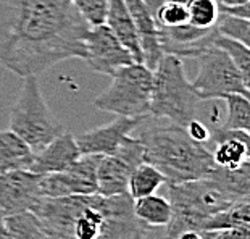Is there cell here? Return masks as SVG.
I'll list each match as a JSON object with an SVG mask.
<instances>
[{
    "mask_svg": "<svg viewBox=\"0 0 250 239\" xmlns=\"http://www.w3.org/2000/svg\"><path fill=\"white\" fill-rule=\"evenodd\" d=\"M204 239H250V226L204 231Z\"/></svg>",
    "mask_w": 250,
    "mask_h": 239,
    "instance_id": "cell-29",
    "label": "cell"
},
{
    "mask_svg": "<svg viewBox=\"0 0 250 239\" xmlns=\"http://www.w3.org/2000/svg\"><path fill=\"white\" fill-rule=\"evenodd\" d=\"M152 70L144 63H131L111 74V84L95 97L94 107L116 116H142L150 113Z\"/></svg>",
    "mask_w": 250,
    "mask_h": 239,
    "instance_id": "cell-5",
    "label": "cell"
},
{
    "mask_svg": "<svg viewBox=\"0 0 250 239\" xmlns=\"http://www.w3.org/2000/svg\"><path fill=\"white\" fill-rule=\"evenodd\" d=\"M176 2H184V3H188L189 0H176Z\"/></svg>",
    "mask_w": 250,
    "mask_h": 239,
    "instance_id": "cell-35",
    "label": "cell"
},
{
    "mask_svg": "<svg viewBox=\"0 0 250 239\" xmlns=\"http://www.w3.org/2000/svg\"><path fill=\"white\" fill-rule=\"evenodd\" d=\"M84 60L94 71L108 74V76L118 71L120 68L136 62L131 52L116 39L107 24H99L89 29Z\"/></svg>",
    "mask_w": 250,
    "mask_h": 239,
    "instance_id": "cell-9",
    "label": "cell"
},
{
    "mask_svg": "<svg viewBox=\"0 0 250 239\" xmlns=\"http://www.w3.org/2000/svg\"><path fill=\"white\" fill-rule=\"evenodd\" d=\"M236 226H250V200L249 197L239 199L232 202L225 210L207 217L199 223V230L211 231V230H225V228Z\"/></svg>",
    "mask_w": 250,
    "mask_h": 239,
    "instance_id": "cell-20",
    "label": "cell"
},
{
    "mask_svg": "<svg viewBox=\"0 0 250 239\" xmlns=\"http://www.w3.org/2000/svg\"><path fill=\"white\" fill-rule=\"evenodd\" d=\"M163 184H167V179L160 170L153 167L152 163L142 162L132 170L129 181H127V194L132 199L146 197V196L155 194Z\"/></svg>",
    "mask_w": 250,
    "mask_h": 239,
    "instance_id": "cell-21",
    "label": "cell"
},
{
    "mask_svg": "<svg viewBox=\"0 0 250 239\" xmlns=\"http://www.w3.org/2000/svg\"><path fill=\"white\" fill-rule=\"evenodd\" d=\"M144 158V144L137 136H126L111 155H102L97 167V194L116 196L127 193L129 176Z\"/></svg>",
    "mask_w": 250,
    "mask_h": 239,
    "instance_id": "cell-8",
    "label": "cell"
},
{
    "mask_svg": "<svg viewBox=\"0 0 250 239\" xmlns=\"http://www.w3.org/2000/svg\"><path fill=\"white\" fill-rule=\"evenodd\" d=\"M23 79L24 81L20 89L18 99L10 111L8 130L18 134L33 149V152H37L58 134H62L65 128L52 115L42 95L37 78L26 76Z\"/></svg>",
    "mask_w": 250,
    "mask_h": 239,
    "instance_id": "cell-4",
    "label": "cell"
},
{
    "mask_svg": "<svg viewBox=\"0 0 250 239\" xmlns=\"http://www.w3.org/2000/svg\"><path fill=\"white\" fill-rule=\"evenodd\" d=\"M34 152L12 130H0V172L28 170Z\"/></svg>",
    "mask_w": 250,
    "mask_h": 239,
    "instance_id": "cell-17",
    "label": "cell"
},
{
    "mask_svg": "<svg viewBox=\"0 0 250 239\" xmlns=\"http://www.w3.org/2000/svg\"><path fill=\"white\" fill-rule=\"evenodd\" d=\"M223 12L231 13L234 17H241V18H247L250 17V10H249V2L244 3H237V5H220Z\"/></svg>",
    "mask_w": 250,
    "mask_h": 239,
    "instance_id": "cell-31",
    "label": "cell"
},
{
    "mask_svg": "<svg viewBox=\"0 0 250 239\" xmlns=\"http://www.w3.org/2000/svg\"><path fill=\"white\" fill-rule=\"evenodd\" d=\"M216 36V28L200 29L189 23L171 28L158 26V41L163 54L176 55L179 58H197L202 52L213 45Z\"/></svg>",
    "mask_w": 250,
    "mask_h": 239,
    "instance_id": "cell-12",
    "label": "cell"
},
{
    "mask_svg": "<svg viewBox=\"0 0 250 239\" xmlns=\"http://www.w3.org/2000/svg\"><path fill=\"white\" fill-rule=\"evenodd\" d=\"M213 44L216 47H220L221 50L226 52V55L231 58V62L236 65L239 73L242 74V78L249 83L250 81V50H249V45L242 44V42H239V41L229 39V37L220 36V34L215 37Z\"/></svg>",
    "mask_w": 250,
    "mask_h": 239,
    "instance_id": "cell-25",
    "label": "cell"
},
{
    "mask_svg": "<svg viewBox=\"0 0 250 239\" xmlns=\"http://www.w3.org/2000/svg\"><path fill=\"white\" fill-rule=\"evenodd\" d=\"M211 181H215L226 193L236 199L250 197V162L237 168H221L213 167L207 174Z\"/></svg>",
    "mask_w": 250,
    "mask_h": 239,
    "instance_id": "cell-19",
    "label": "cell"
},
{
    "mask_svg": "<svg viewBox=\"0 0 250 239\" xmlns=\"http://www.w3.org/2000/svg\"><path fill=\"white\" fill-rule=\"evenodd\" d=\"M144 2V5L148 8V12H150L152 15H155V12H157V8L160 7V3L163 2V0H142Z\"/></svg>",
    "mask_w": 250,
    "mask_h": 239,
    "instance_id": "cell-32",
    "label": "cell"
},
{
    "mask_svg": "<svg viewBox=\"0 0 250 239\" xmlns=\"http://www.w3.org/2000/svg\"><path fill=\"white\" fill-rule=\"evenodd\" d=\"M90 26L71 0H0V63L21 78L84 58Z\"/></svg>",
    "mask_w": 250,
    "mask_h": 239,
    "instance_id": "cell-1",
    "label": "cell"
},
{
    "mask_svg": "<svg viewBox=\"0 0 250 239\" xmlns=\"http://www.w3.org/2000/svg\"><path fill=\"white\" fill-rule=\"evenodd\" d=\"M155 23L162 28H171V26H181L188 23V7L184 2H176V0H163L160 7L157 8Z\"/></svg>",
    "mask_w": 250,
    "mask_h": 239,
    "instance_id": "cell-27",
    "label": "cell"
},
{
    "mask_svg": "<svg viewBox=\"0 0 250 239\" xmlns=\"http://www.w3.org/2000/svg\"><path fill=\"white\" fill-rule=\"evenodd\" d=\"M5 239H52L33 212L5 217Z\"/></svg>",
    "mask_w": 250,
    "mask_h": 239,
    "instance_id": "cell-22",
    "label": "cell"
},
{
    "mask_svg": "<svg viewBox=\"0 0 250 239\" xmlns=\"http://www.w3.org/2000/svg\"><path fill=\"white\" fill-rule=\"evenodd\" d=\"M79 155H81V152H79V149L76 146L74 136L63 131L62 134H58L55 139H52L45 147L34 152L33 162H31L28 172H33L37 174L63 172Z\"/></svg>",
    "mask_w": 250,
    "mask_h": 239,
    "instance_id": "cell-13",
    "label": "cell"
},
{
    "mask_svg": "<svg viewBox=\"0 0 250 239\" xmlns=\"http://www.w3.org/2000/svg\"><path fill=\"white\" fill-rule=\"evenodd\" d=\"M167 186L169 196L168 200L173 209V217L169 221L197 230L204 218L225 210L232 202L239 200L210 178L190 179Z\"/></svg>",
    "mask_w": 250,
    "mask_h": 239,
    "instance_id": "cell-6",
    "label": "cell"
},
{
    "mask_svg": "<svg viewBox=\"0 0 250 239\" xmlns=\"http://www.w3.org/2000/svg\"><path fill=\"white\" fill-rule=\"evenodd\" d=\"M226 100L228 115L221 128L250 131V104L249 97L242 94H228L223 97Z\"/></svg>",
    "mask_w": 250,
    "mask_h": 239,
    "instance_id": "cell-23",
    "label": "cell"
},
{
    "mask_svg": "<svg viewBox=\"0 0 250 239\" xmlns=\"http://www.w3.org/2000/svg\"><path fill=\"white\" fill-rule=\"evenodd\" d=\"M144 158L163 173L167 184H178L190 179L207 178L215 167L210 149L194 141L184 126L158 123L142 131Z\"/></svg>",
    "mask_w": 250,
    "mask_h": 239,
    "instance_id": "cell-2",
    "label": "cell"
},
{
    "mask_svg": "<svg viewBox=\"0 0 250 239\" xmlns=\"http://www.w3.org/2000/svg\"><path fill=\"white\" fill-rule=\"evenodd\" d=\"M144 120L146 118L142 116H132V118L131 116H118L107 125L74 136V141H76L81 155H86V153L111 155L118 149L121 141L139 128Z\"/></svg>",
    "mask_w": 250,
    "mask_h": 239,
    "instance_id": "cell-11",
    "label": "cell"
},
{
    "mask_svg": "<svg viewBox=\"0 0 250 239\" xmlns=\"http://www.w3.org/2000/svg\"><path fill=\"white\" fill-rule=\"evenodd\" d=\"M132 210H134L136 218L148 228L167 226L173 217V209L169 200L157 194L134 199Z\"/></svg>",
    "mask_w": 250,
    "mask_h": 239,
    "instance_id": "cell-18",
    "label": "cell"
},
{
    "mask_svg": "<svg viewBox=\"0 0 250 239\" xmlns=\"http://www.w3.org/2000/svg\"><path fill=\"white\" fill-rule=\"evenodd\" d=\"M197 60L199 71L192 86L200 100L223 99L228 94H242L249 97V83L225 50L213 44L202 52Z\"/></svg>",
    "mask_w": 250,
    "mask_h": 239,
    "instance_id": "cell-7",
    "label": "cell"
},
{
    "mask_svg": "<svg viewBox=\"0 0 250 239\" xmlns=\"http://www.w3.org/2000/svg\"><path fill=\"white\" fill-rule=\"evenodd\" d=\"M152 76L148 116L165 118L179 126L194 120L200 99L186 76L183 58L165 54L152 70Z\"/></svg>",
    "mask_w": 250,
    "mask_h": 239,
    "instance_id": "cell-3",
    "label": "cell"
},
{
    "mask_svg": "<svg viewBox=\"0 0 250 239\" xmlns=\"http://www.w3.org/2000/svg\"><path fill=\"white\" fill-rule=\"evenodd\" d=\"M41 174L28 170L0 172V217L31 212L41 197Z\"/></svg>",
    "mask_w": 250,
    "mask_h": 239,
    "instance_id": "cell-10",
    "label": "cell"
},
{
    "mask_svg": "<svg viewBox=\"0 0 250 239\" xmlns=\"http://www.w3.org/2000/svg\"><path fill=\"white\" fill-rule=\"evenodd\" d=\"M215 28L220 36L229 37V39L239 41L249 45L250 42V21L247 18L234 17L231 13L223 12L220 7V17L216 20Z\"/></svg>",
    "mask_w": 250,
    "mask_h": 239,
    "instance_id": "cell-26",
    "label": "cell"
},
{
    "mask_svg": "<svg viewBox=\"0 0 250 239\" xmlns=\"http://www.w3.org/2000/svg\"><path fill=\"white\" fill-rule=\"evenodd\" d=\"M220 5H237V3H244L249 2V0H218Z\"/></svg>",
    "mask_w": 250,
    "mask_h": 239,
    "instance_id": "cell-33",
    "label": "cell"
},
{
    "mask_svg": "<svg viewBox=\"0 0 250 239\" xmlns=\"http://www.w3.org/2000/svg\"><path fill=\"white\" fill-rule=\"evenodd\" d=\"M208 142H213L210 152L215 167L237 168L249 162L250 137L247 131L218 128L211 131Z\"/></svg>",
    "mask_w": 250,
    "mask_h": 239,
    "instance_id": "cell-14",
    "label": "cell"
},
{
    "mask_svg": "<svg viewBox=\"0 0 250 239\" xmlns=\"http://www.w3.org/2000/svg\"><path fill=\"white\" fill-rule=\"evenodd\" d=\"M188 23L200 29L215 28L216 20L220 17V2L218 0H189Z\"/></svg>",
    "mask_w": 250,
    "mask_h": 239,
    "instance_id": "cell-24",
    "label": "cell"
},
{
    "mask_svg": "<svg viewBox=\"0 0 250 239\" xmlns=\"http://www.w3.org/2000/svg\"><path fill=\"white\" fill-rule=\"evenodd\" d=\"M71 3L90 28L105 23L108 0H71Z\"/></svg>",
    "mask_w": 250,
    "mask_h": 239,
    "instance_id": "cell-28",
    "label": "cell"
},
{
    "mask_svg": "<svg viewBox=\"0 0 250 239\" xmlns=\"http://www.w3.org/2000/svg\"><path fill=\"white\" fill-rule=\"evenodd\" d=\"M104 24H107L116 39L131 52L134 60L137 63H142L139 41H137L134 23H132L131 13L127 10L126 0H108L107 17H105Z\"/></svg>",
    "mask_w": 250,
    "mask_h": 239,
    "instance_id": "cell-16",
    "label": "cell"
},
{
    "mask_svg": "<svg viewBox=\"0 0 250 239\" xmlns=\"http://www.w3.org/2000/svg\"><path fill=\"white\" fill-rule=\"evenodd\" d=\"M186 131H188V134L192 137L194 141L197 142H200V144H207V142L210 141V134H211V131L207 128V126L202 123L200 120H190L188 125L184 126Z\"/></svg>",
    "mask_w": 250,
    "mask_h": 239,
    "instance_id": "cell-30",
    "label": "cell"
},
{
    "mask_svg": "<svg viewBox=\"0 0 250 239\" xmlns=\"http://www.w3.org/2000/svg\"><path fill=\"white\" fill-rule=\"evenodd\" d=\"M126 5L131 13L132 23H134L137 41H139L142 63L153 70L165 55L160 47V41H158V26L155 23V18L148 12L142 0H126Z\"/></svg>",
    "mask_w": 250,
    "mask_h": 239,
    "instance_id": "cell-15",
    "label": "cell"
},
{
    "mask_svg": "<svg viewBox=\"0 0 250 239\" xmlns=\"http://www.w3.org/2000/svg\"><path fill=\"white\" fill-rule=\"evenodd\" d=\"M5 233H7V230H5V218L0 217V239H5Z\"/></svg>",
    "mask_w": 250,
    "mask_h": 239,
    "instance_id": "cell-34",
    "label": "cell"
}]
</instances>
